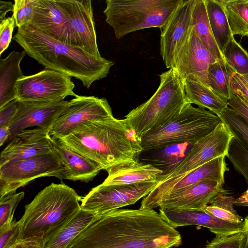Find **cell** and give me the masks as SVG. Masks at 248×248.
Here are the masks:
<instances>
[{
	"mask_svg": "<svg viewBox=\"0 0 248 248\" xmlns=\"http://www.w3.org/2000/svg\"><path fill=\"white\" fill-rule=\"evenodd\" d=\"M180 233L153 209H122L98 215L66 248H172Z\"/></svg>",
	"mask_w": 248,
	"mask_h": 248,
	"instance_id": "obj_1",
	"label": "cell"
},
{
	"mask_svg": "<svg viewBox=\"0 0 248 248\" xmlns=\"http://www.w3.org/2000/svg\"><path fill=\"white\" fill-rule=\"evenodd\" d=\"M13 39L46 69L78 79L87 89L95 81L106 78L114 64L79 47L56 40L29 24L18 28Z\"/></svg>",
	"mask_w": 248,
	"mask_h": 248,
	"instance_id": "obj_2",
	"label": "cell"
},
{
	"mask_svg": "<svg viewBox=\"0 0 248 248\" xmlns=\"http://www.w3.org/2000/svg\"><path fill=\"white\" fill-rule=\"evenodd\" d=\"M59 139L106 170L120 162L138 159L143 151L140 140L125 119L92 121Z\"/></svg>",
	"mask_w": 248,
	"mask_h": 248,
	"instance_id": "obj_3",
	"label": "cell"
},
{
	"mask_svg": "<svg viewBox=\"0 0 248 248\" xmlns=\"http://www.w3.org/2000/svg\"><path fill=\"white\" fill-rule=\"evenodd\" d=\"M79 196L63 183L45 187L25 206L18 220L19 242L42 248L47 240L81 209Z\"/></svg>",
	"mask_w": 248,
	"mask_h": 248,
	"instance_id": "obj_4",
	"label": "cell"
},
{
	"mask_svg": "<svg viewBox=\"0 0 248 248\" xmlns=\"http://www.w3.org/2000/svg\"><path fill=\"white\" fill-rule=\"evenodd\" d=\"M159 78V86L154 94L124 118L140 140L175 118L188 104L183 80L174 68L161 73Z\"/></svg>",
	"mask_w": 248,
	"mask_h": 248,
	"instance_id": "obj_5",
	"label": "cell"
},
{
	"mask_svg": "<svg viewBox=\"0 0 248 248\" xmlns=\"http://www.w3.org/2000/svg\"><path fill=\"white\" fill-rule=\"evenodd\" d=\"M183 0H107L106 22L119 39L150 28L161 30Z\"/></svg>",
	"mask_w": 248,
	"mask_h": 248,
	"instance_id": "obj_6",
	"label": "cell"
},
{
	"mask_svg": "<svg viewBox=\"0 0 248 248\" xmlns=\"http://www.w3.org/2000/svg\"><path fill=\"white\" fill-rule=\"evenodd\" d=\"M222 122L218 116L209 110L188 104L170 122L144 135L140 140L141 146L146 151L175 143L195 144Z\"/></svg>",
	"mask_w": 248,
	"mask_h": 248,
	"instance_id": "obj_7",
	"label": "cell"
},
{
	"mask_svg": "<svg viewBox=\"0 0 248 248\" xmlns=\"http://www.w3.org/2000/svg\"><path fill=\"white\" fill-rule=\"evenodd\" d=\"M65 179V170L58 154L53 151L29 158L7 162L0 166V198L16 193L37 178Z\"/></svg>",
	"mask_w": 248,
	"mask_h": 248,
	"instance_id": "obj_8",
	"label": "cell"
},
{
	"mask_svg": "<svg viewBox=\"0 0 248 248\" xmlns=\"http://www.w3.org/2000/svg\"><path fill=\"white\" fill-rule=\"evenodd\" d=\"M71 77L53 70L45 69L19 79L15 86L16 98L19 101L53 102L68 96L78 95L74 92Z\"/></svg>",
	"mask_w": 248,
	"mask_h": 248,
	"instance_id": "obj_9",
	"label": "cell"
},
{
	"mask_svg": "<svg viewBox=\"0 0 248 248\" xmlns=\"http://www.w3.org/2000/svg\"><path fill=\"white\" fill-rule=\"evenodd\" d=\"M157 181L128 185H104L93 188L81 200V208L98 215L135 204L147 196Z\"/></svg>",
	"mask_w": 248,
	"mask_h": 248,
	"instance_id": "obj_10",
	"label": "cell"
},
{
	"mask_svg": "<svg viewBox=\"0 0 248 248\" xmlns=\"http://www.w3.org/2000/svg\"><path fill=\"white\" fill-rule=\"evenodd\" d=\"M113 117L111 107L106 98L78 95L68 101L65 110L51 127L49 135L62 138L86 123Z\"/></svg>",
	"mask_w": 248,
	"mask_h": 248,
	"instance_id": "obj_11",
	"label": "cell"
},
{
	"mask_svg": "<svg viewBox=\"0 0 248 248\" xmlns=\"http://www.w3.org/2000/svg\"><path fill=\"white\" fill-rule=\"evenodd\" d=\"M196 1L183 0L161 30L160 55L167 68H173L179 53L189 38Z\"/></svg>",
	"mask_w": 248,
	"mask_h": 248,
	"instance_id": "obj_12",
	"label": "cell"
},
{
	"mask_svg": "<svg viewBox=\"0 0 248 248\" xmlns=\"http://www.w3.org/2000/svg\"><path fill=\"white\" fill-rule=\"evenodd\" d=\"M67 18L76 46L97 58L99 52L90 0H55Z\"/></svg>",
	"mask_w": 248,
	"mask_h": 248,
	"instance_id": "obj_13",
	"label": "cell"
},
{
	"mask_svg": "<svg viewBox=\"0 0 248 248\" xmlns=\"http://www.w3.org/2000/svg\"><path fill=\"white\" fill-rule=\"evenodd\" d=\"M68 101L53 102L19 101L18 112L10 127L11 140L21 131L32 127L50 130L65 110Z\"/></svg>",
	"mask_w": 248,
	"mask_h": 248,
	"instance_id": "obj_14",
	"label": "cell"
},
{
	"mask_svg": "<svg viewBox=\"0 0 248 248\" xmlns=\"http://www.w3.org/2000/svg\"><path fill=\"white\" fill-rule=\"evenodd\" d=\"M217 61L193 28L189 39L176 59L173 68L183 80L191 79L209 87L208 69L210 65Z\"/></svg>",
	"mask_w": 248,
	"mask_h": 248,
	"instance_id": "obj_15",
	"label": "cell"
},
{
	"mask_svg": "<svg viewBox=\"0 0 248 248\" xmlns=\"http://www.w3.org/2000/svg\"><path fill=\"white\" fill-rule=\"evenodd\" d=\"M224 184L214 180L201 182L165 197L157 203L156 208L202 210L217 196L229 194L223 188Z\"/></svg>",
	"mask_w": 248,
	"mask_h": 248,
	"instance_id": "obj_16",
	"label": "cell"
},
{
	"mask_svg": "<svg viewBox=\"0 0 248 248\" xmlns=\"http://www.w3.org/2000/svg\"><path fill=\"white\" fill-rule=\"evenodd\" d=\"M29 25L56 40L77 46L67 18L55 0H36Z\"/></svg>",
	"mask_w": 248,
	"mask_h": 248,
	"instance_id": "obj_17",
	"label": "cell"
},
{
	"mask_svg": "<svg viewBox=\"0 0 248 248\" xmlns=\"http://www.w3.org/2000/svg\"><path fill=\"white\" fill-rule=\"evenodd\" d=\"M50 130L33 127L19 133L1 151L0 166L53 151Z\"/></svg>",
	"mask_w": 248,
	"mask_h": 248,
	"instance_id": "obj_18",
	"label": "cell"
},
{
	"mask_svg": "<svg viewBox=\"0 0 248 248\" xmlns=\"http://www.w3.org/2000/svg\"><path fill=\"white\" fill-rule=\"evenodd\" d=\"M159 211L162 217L175 229L196 225L207 228L216 235L232 234L243 229L244 221L236 223L223 220L202 210L159 209Z\"/></svg>",
	"mask_w": 248,
	"mask_h": 248,
	"instance_id": "obj_19",
	"label": "cell"
},
{
	"mask_svg": "<svg viewBox=\"0 0 248 248\" xmlns=\"http://www.w3.org/2000/svg\"><path fill=\"white\" fill-rule=\"evenodd\" d=\"M108 175L104 185H128L158 181L163 171L152 164L138 159L124 161L106 170Z\"/></svg>",
	"mask_w": 248,
	"mask_h": 248,
	"instance_id": "obj_20",
	"label": "cell"
},
{
	"mask_svg": "<svg viewBox=\"0 0 248 248\" xmlns=\"http://www.w3.org/2000/svg\"><path fill=\"white\" fill-rule=\"evenodd\" d=\"M54 150L60 155L65 170V179L88 183L102 168L96 163L75 152L60 139L51 137Z\"/></svg>",
	"mask_w": 248,
	"mask_h": 248,
	"instance_id": "obj_21",
	"label": "cell"
},
{
	"mask_svg": "<svg viewBox=\"0 0 248 248\" xmlns=\"http://www.w3.org/2000/svg\"><path fill=\"white\" fill-rule=\"evenodd\" d=\"M26 52L14 50L5 59L0 60V108L16 98L15 86L24 75L20 63Z\"/></svg>",
	"mask_w": 248,
	"mask_h": 248,
	"instance_id": "obj_22",
	"label": "cell"
},
{
	"mask_svg": "<svg viewBox=\"0 0 248 248\" xmlns=\"http://www.w3.org/2000/svg\"><path fill=\"white\" fill-rule=\"evenodd\" d=\"M228 170L229 169L225 161V156L216 158L194 170L180 180L164 198L204 181L214 180L224 183L225 174Z\"/></svg>",
	"mask_w": 248,
	"mask_h": 248,
	"instance_id": "obj_23",
	"label": "cell"
},
{
	"mask_svg": "<svg viewBox=\"0 0 248 248\" xmlns=\"http://www.w3.org/2000/svg\"><path fill=\"white\" fill-rule=\"evenodd\" d=\"M183 84L188 104H194L199 107L207 108L218 116L228 107V101L202 83L187 78L183 80Z\"/></svg>",
	"mask_w": 248,
	"mask_h": 248,
	"instance_id": "obj_24",
	"label": "cell"
},
{
	"mask_svg": "<svg viewBox=\"0 0 248 248\" xmlns=\"http://www.w3.org/2000/svg\"><path fill=\"white\" fill-rule=\"evenodd\" d=\"M97 215L81 208L45 243L42 248H66Z\"/></svg>",
	"mask_w": 248,
	"mask_h": 248,
	"instance_id": "obj_25",
	"label": "cell"
},
{
	"mask_svg": "<svg viewBox=\"0 0 248 248\" xmlns=\"http://www.w3.org/2000/svg\"><path fill=\"white\" fill-rule=\"evenodd\" d=\"M209 24L216 42L222 51L233 37L222 0H205Z\"/></svg>",
	"mask_w": 248,
	"mask_h": 248,
	"instance_id": "obj_26",
	"label": "cell"
},
{
	"mask_svg": "<svg viewBox=\"0 0 248 248\" xmlns=\"http://www.w3.org/2000/svg\"><path fill=\"white\" fill-rule=\"evenodd\" d=\"M192 25L197 35L217 61H224L222 51L214 38L207 16L205 0H196ZM226 62V61H225Z\"/></svg>",
	"mask_w": 248,
	"mask_h": 248,
	"instance_id": "obj_27",
	"label": "cell"
},
{
	"mask_svg": "<svg viewBox=\"0 0 248 248\" xmlns=\"http://www.w3.org/2000/svg\"><path fill=\"white\" fill-rule=\"evenodd\" d=\"M194 144L175 143L154 150L155 154L149 163L163 171L164 175L175 167L187 155Z\"/></svg>",
	"mask_w": 248,
	"mask_h": 248,
	"instance_id": "obj_28",
	"label": "cell"
},
{
	"mask_svg": "<svg viewBox=\"0 0 248 248\" xmlns=\"http://www.w3.org/2000/svg\"><path fill=\"white\" fill-rule=\"evenodd\" d=\"M232 71L225 61H217L210 65L207 72L209 87L228 101L232 94L230 75Z\"/></svg>",
	"mask_w": 248,
	"mask_h": 248,
	"instance_id": "obj_29",
	"label": "cell"
},
{
	"mask_svg": "<svg viewBox=\"0 0 248 248\" xmlns=\"http://www.w3.org/2000/svg\"><path fill=\"white\" fill-rule=\"evenodd\" d=\"M232 35L248 36V4L246 0H222Z\"/></svg>",
	"mask_w": 248,
	"mask_h": 248,
	"instance_id": "obj_30",
	"label": "cell"
},
{
	"mask_svg": "<svg viewBox=\"0 0 248 248\" xmlns=\"http://www.w3.org/2000/svg\"><path fill=\"white\" fill-rule=\"evenodd\" d=\"M235 199L232 196L219 195L203 209L204 211L217 218L232 223L244 221L243 218L233 207Z\"/></svg>",
	"mask_w": 248,
	"mask_h": 248,
	"instance_id": "obj_31",
	"label": "cell"
},
{
	"mask_svg": "<svg viewBox=\"0 0 248 248\" xmlns=\"http://www.w3.org/2000/svg\"><path fill=\"white\" fill-rule=\"evenodd\" d=\"M227 64L236 74H248V52L232 37L222 51Z\"/></svg>",
	"mask_w": 248,
	"mask_h": 248,
	"instance_id": "obj_32",
	"label": "cell"
},
{
	"mask_svg": "<svg viewBox=\"0 0 248 248\" xmlns=\"http://www.w3.org/2000/svg\"><path fill=\"white\" fill-rule=\"evenodd\" d=\"M218 117L233 136L248 151V124L229 106Z\"/></svg>",
	"mask_w": 248,
	"mask_h": 248,
	"instance_id": "obj_33",
	"label": "cell"
},
{
	"mask_svg": "<svg viewBox=\"0 0 248 248\" xmlns=\"http://www.w3.org/2000/svg\"><path fill=\"white\" fill-rule=\"evenodd\" d=\"M226 156L248 184V151L234 136L230 143Z\"/></svg>",
	"mask_w": 248,
	"mask_h": 248,
	"instance_id": "obj_34",
	"label": "cell"
},
{
	"mask_svg": "<svg viewBox=\"0 0 248 248\" xmlns=\"http://www.w3.org/2000/svg\"><path fill=\"white\" fill-rule=\"evenodd\" d=\"M24 195V192L21 191L0 198V229L10 225L13 222L16 209Z\"/></svg>",
	"mask_w": 248,
	"mask_h": 248,
	"instance_id": "obj_35",
	"label": "cell"
},
{
	"mask_svg": "<svg viewBox=\"0 0 248 248\" xmlns=\"http://www.w3.org/2000/svg\"><path fill=\"white\" fill-rule=\"evenodd\" d=\"M36 0H15L13 16L16 26L21 28L30 24Z\"/></svg>",
	"mask_w": 248,
	"mask_h": 248,
	"instance_id": "obj_36",
	"label": "cell"
},
{
	"mask_svg": "<svg viewBox=\"0 0 248 248\" xmlns=\"http://www.w3.org/2000/svg\"><path fill=\"white\" fill-rule=\"evenodd\" d=\"M246 236L243 230L230 234L216 235L207 243L205 248H242Z\"/></svg>",
	"mask_w": 248,
	"mask_h": 248,
	"instance_id": "obj_37",
	"label": "cell"
},
{
	"mask_svg": "<svg viewBox=\"0 0 248 248\" xmlns=\"http://www.w3.org/2000/svg\"><path fill=\"white\" fill-rule=\"evenodd\" d=\"M18 221L14 220L9 226L0 229V248H13L19 243Z\"/></svg>",
	"mask_w": 248,
	"mask_h": 248,
	"instance_id": "obj_38",
	"label": "cell"
},
{
	"mask_svg": "<svg viewBox=\"0 0 248 248\" xmlns=\"http://www.w3.org/2000/svg\"><path fill=\"white\" fill-rule=\"evenodd\" d=\"M15 26V19L13 15L0 21V55L8 47Z\"/></svg>",
	"mask_w": 248,
	"mask_h": 248,
	"instance_id": "obj_39",
	"label": "cell"
},
{
	"mask_svg": "<svg viewBox=\"0 0 248 248\" xmlns=\"http://www.w3.org/2000/svg\"><path fill=\"white\" fill-rule=\"evenodd\" d=\"M231 91L248 104V74L241 76L233 71L230 75Z\"/></svg>",
	"mask_w": 248,
	"mask_h": 248,
	"instance_id": "obj_40",
	"label": "cell"
},
{
	"mask_svg": "<svg viewBox=\"0 0 248 248\" xmlns=\"http://www.w3.org/2000/svg\"><path fill=\"white\" fill-rule=\"evenodd\" d=\"M17 102L15 99L0 108V127H11L18 112Z\"/></svg>",
	"mask_w": 248,
	"mask_h": 248,
	"instance_id": "obj_41",
	"label": "cell"
},
{
	"mask_svg": "<svg viewBox=\"0 0 248 248\" xmlns=\"http://www.w3.org/2000/svg\"><path fill=\"white\" fill-rule=\"evenodd\" d=\"M228 106L241 117L248 124V104L242 98L232 92Z\"/></svg>",
	"mask_w": 248,
	"mask_h": 248,
	"instance_id": "obj_42",
	"label": "cell"
},
{
	"mask_svg": "<svg viewBox=\"0 0 248 248\" xmlns=\"http://www.w3.org/2000/svg\"><path fill=\"white\" fill-rule=\"evenodd\" d=\"M14 11V4L10 1L0 0V20L5 18L6 14Z\"/></svg>",
	"mask_w": 248,
	"mask_h": 248,
	"instance_id": "obj_43",
	"label": "cell"
},
{
	"mask_svg": "<svg viewBox=\"0 0 248 248\" xmlns=\"http://www.w3.org/2000/svg\"><path fill=\"white\" fill-rule=\"evenodd\" d=\"M11 136L10 127L2 126L0 127V146H2L4 143L9 140Z\"/></svg>",
	"mask_w": 248,
	"mask_h": 248,
	"instance_id": "obj_44",
	"label": "cell"
},
{
	"mask_svg": "<svg viewBox=\"0 0 248 248\" xmlns=\"http://www.w3.org/2000/svg\"><path fill=\"white\" fill-rule=\"evenodd\" d=\"M233 204L237 206L248 207V189L236 199H235Z\"/></svg>",
	"mask_w": 248,
	"mask_h": 248,
	"instance_id": "obj_45",
	"label": "cell"
},
{
	"mask_svg": "<svg viewBox=\"0 0 248 248\" xmlns=\"http://www.w3.org/2000/svg\"><path fill=\"white\" fill-rule=\"evenodd\" d=\"M243 230L248 236V216H246L244 219Z\"/></svg>",
	"mask_w": 248,
	"mask_h": 248,
	"instance_id": "obj_46",
	"label": "cell"
},
{
	"mask_svg": "<svg viewBox=\"0 0 248 248\" xmlns=\"http://www.w3.org/2000/svg\"><path fill=\"white\" fill-rule=\"evenodd\" d=\"M29 245L32 244L20 242L13 248H26Z\"/></svg>",
	"mask_w": 248,
	"mask_h": 248,
	"instance_id": "obj_47",
	"label": "cell"
},
{
	"mask_svg": "<svg viewBox=\"0 0 248 248\" xmlns=\"http://www.w3.org/2000/svg\"><path fill=\"white\" fill-rule=\"evenodd\" d=\"M242 248H248V236L247 235L242 243Z\"/></svg>",
	"mask_w": 248,
	"mask_h": 248,
	"instance_id": "obj_48",
	"label": "cell"
},
{
	"mask_svg": "<svg viewBox=\"0 0 248 248\" xmlns=\"http://www.w3.org/2000/svg\"><path fill=\"white\" fill-rule=\"evenodd\" d=\"M26 248H38L34 245H29Z\"/></svg>",
	"mask_w": 248,
	"mask_h": 248,
	"instance_id": "obj_49",
	"label": "cell"
},
{
	"mask_svg": "<svg viewBox=\"0 0 248 248\" xmlns=\"http://www.w3.org/2000/svg\"><path fill=\"white\" fill-rule=\"evenodd\" d=\"M246 2H247V3L248 4V0H246Z\"/></svg>",
	"mask_w": 248,
	"mask_h": 248,
	"instance_id": "obj_50",
	"label": "cell"
}]
</instances>
